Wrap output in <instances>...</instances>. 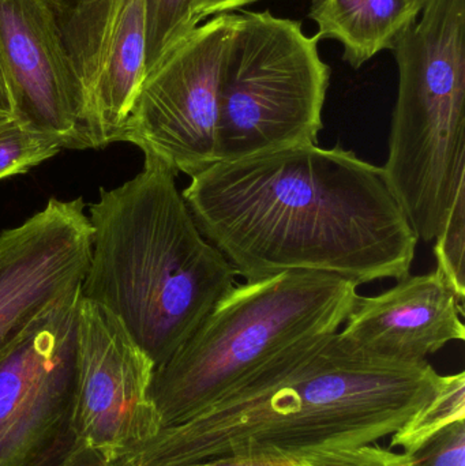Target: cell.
<instances>
[{
	"mask_svg": "<svg viewBox=\"0 0 465 466\" xmlns=\"http://www.w3.org/2000/svg\"><path fill=\"white\" fill-rule=\"evenodd\" d=\"M182 196L204 238L248 281L289 270L358 287L401 279L420 241L382 167L340 147L217 161Z\"/></svg>",
	"mask_w": 465,
	"mask_h": 466,
	"instance_id": "cell-1",
	"label": "cell"
},
{
	"mask_svg": "<svg viewBox=\"0 0 465 466\" xmlns=\"http://www.w3.org/2000/svg\"><path fill=\"white\" fill-rule=\"evenodd\" d=\"M429 361L381 358L341 334L298 342L194 418L109 466L302 464L395 434L444 383Z\"/></svg>",
	"mask_w": 465,
	"mask_h": 466,
	"instance_id": "cell-2",
	"label": "cell"
},
{
	"mask_svg": "<svg viewBox=\"0 0 465 466\" xmlns=\"http://www.w3.org/2000/svg\"><path fill=\"white\" fill-rule=\"evenodd\" d=\"M133 179L89 205L92 249L81 296L111 312L155 367L166 363L235 287V271L204 238L177 185L152 155Z\"/></svg>",
	"mask_w": 465,
	"mask_h": 466,
	"instance_id": "cell-3",
	"label": "cell"
},
{
	"mask_svg": "<svg viewBox=\"0 0 465 466\" xmlns=\"http://www.w3.org/2000/svg\"><path fill=\"white\" fill-rule=\"evenodd\" d=\"M358 285L289 270L232 288L185 344L156 367L150 399L163 427L198 415L298 342L346 323Z\"/></svg>",
	"mask_w": 465,
	"mask_h": 466,
	"instance_id": "cell-4",
	"label": "cell"
},
{
	"mask_svg": "<svg viewBox=\"0 0 465 466\" xmlns=\"http://www.w3.org/2000/svg\"><path fill=\"white\" fill-rule=\"evenodd\" d=\"M392 51L399 89L382 169L429 243L465 187V0H428Z\"/></svg>",
	"mask_w": 465,
	"mask_h": 466,
	"instance_id": "cell-5",
	"label": "cell"
},
{
	"mask_svg": "<svg viewBox=\"0 0 465 466\" xmlns=\"http://www.w3.org/2000/svg\"><path fill=\"white\" fill-rule=\"evenodd\" d=\"M319 40L269 11L235 14L221 63L216 163L318 145L330 81Z\"/></svg>",
	"mask_w": 465,
	"mask_h": 466,
	"instance_id": "cell-6",
	"label": "cell"
},
{
	"mask_svg": "<svg viewBox=\"0 0 465 466\" xmlns=\"http://www.w3.org/2000/svg\"><path fill=\"white\" fill-rule=\"evenodd\" d=\"M81 288L0 355V466H65L76 430Z\"/></svg>",
	"mask_w": 465,
	"mask_h": 466,
	"instance_id": "cell-7",
	"label": "cell"
},
{
	"mask_svg": "<svg viewBox=\"0 0 465 466\" xmlns=\"http://www.w3.org/2000/svg\"><path fill=\"white\" fill-rule=\"evenodd\" d=\"M235 14L198 25L145 76L117 142H130L177 174L216 163L218 85Z\"/></svg>",
	"mask_w": 465,
	"mask_h": 466,
	"instance_id": "cell-8",
	"label": "cell"
},
{
	"mask_svg": "<svg viewBox=\"0 0 465 466\" xmlns=\"http://www.w3.org/2000/svg\"><path fill=\"white\" fill-rule=\"evenodd\" d=\"M155 369L111 312L81 296L76 430L109 461L133 453L161 430L150 399Z\"/></svg>",
	"mask_w": 465,
	"mask_h": 466,
	"instance_id": "cell-9",
	"label": "cell"
},
{
	"mask_svg": "<svg viewBox=\"0 0 465 466\" xmlns=\"http://www.w3.org/2000/svg\"><path fill=\"white\" fill-rule=\"evenodd\" d=\"M0 56L14 117L30 130L87 149V96L46 0H0Z\"/></svg>",
	"mask_w": 465,
	"mask_h": 466,
	"instance_id": "cell-10",
	"label": "cell"
},
{
	"mask_svg": "<svg viewBox=\"0 0 465 466\" xmlns=\"http://www.w3.org/2000/svg\"><path fill=\"white\" fill-rule=\"evenodd\" d=\"M92 249L82 198L49 199L40 212L0 232V355L30 323L81 288Z\"/></svg>",
	"mask_w": 465,
	"mask_h": 466,
	"instance_id": "cell-11",
	"label": "cell"
},
{
	"mask_svg": "<svg viewBox=\"0 0 465 466\" xmlns=\"http://www.w3.org/2000/svg\"><path fill=\"white\" fill-rule=\"evenodd\" d=\"M464 301L437 273L407 276L376 296H358L341 331L363 350L407 363L428 361L464 341Z\"/></svg>",
	"mask_w": 465,
	"mask_h": 466,
	"instance_id": "cell-12",
	"label": "cell"
},
{
	"mask_svg": "<svg viewBox=\"0 0 465 466\" xmlns=\"http://www.w3.org/2000/svg\"><path fill=\"white\" fill-rule=\"evenodd\" d=\"M147 76V14L145 0H127L93 93L86 133L90 147L117 142Z\"/></svg>",
	"mask_w": 465,
	"mask_h": 466,
	"instance_id": "cell-13",
	"label": "cell"
},
{
	"mask_svg": "<svg viewBox=\"0 0 465 466\" xmlns=\"http://www.w3.org/2000/svg\"><path fill=\"white\" fill-rule=\"evenodd\" d=\"M428 0H314L308 16L319 38L344 48V60L358 70L377 54L395 48L418 21Z\"/></svg>",
	"mask_w": 465,
	"mask_h": 466,
	"instance_id": "cell-14",
	"label": "cell"
},
{
	"mask_svg": "<svg viewBox=\"0 0 465 466\" xmlns=\"http://www.w3.org/2000/svg\"><path fill=\"white\" fill-rule=\"evenodd\" d=\"M456 421H465V374L445 375L436 396L423 405L400 430L390 435V448L415 453L426 441Z\"/></svg>",
	"mask_w": 465,
	"mask_h": 466,
	"instance_id": "cell-15",
	"label": "cell"
},
{
	"mask_svg": "<svg viewBox=\"0 0 465 466\" xmlns=\"http://www.w3.org/2000/svg\"><path fill=\"white\" fill-rule=\"evenodd\" d=\"M145 14L147 74L199 24L193 15V0H145Z\"/></svg>",
	"mask_w": 465,
	"mask_h": 466,
	"instance_id": "cell-16",
	"label": "cell"
},
{
	"mask_svg": "<svg viewBox=\"0 0 465 466\" xmlns=\"http://www.w3.org/2000/svg\"><path fill=\"white\" fill-rule=\"evenodd\" d=\"M62 149L59 139L30 130L14 116H0V180L25 174Z\"/></svg>",
	"mask_w": 465,
	"mask_h": 466,
	"instance_id": "cell-17",
	"label": "cell"
},
{
	"mask_svg": "<svg viewBox=\"0 0 465 466\" xmlns=\"http://www.w3.org/2000/svg\"><path fill=\"white\" fill-rule=\"evenodd\" d=\"M434 241L437 273L465 301V187L459 191Z\"/></svg>",
	"mask_w": 465,
	"mask_h": 466,
	"instance_id": "cell-18",
	"label": "cell"
},
{
	"mask_svg": "<svg viewBox=\"0 0 465 466\" xmlns=\"http://www.w3.org/2000/svg\"><path fill=\"white\" fill-rule=\"evenodd\" d=\"M305 466H415L412 454L393 451L376 443L358 448L317 451L303 460Z\"/></svg>",
	"mask_w": 465,
	"mask_h": 466,
	"instance_id": "cell-19",
	"label": "cell"
},
{
	"mask_svg": "<svg viewBox=\"0 0 465 466\" xmlns=\"http://www.w3.org/2000/svg\"><path fill=\"white\" fill-rule=\"evenodd\" d=\"M415 466H465V421L437 432L412 453Z\"/></svg>",
	"mask_w": 465,
	"mask_h": 466,
	"instance_id": "cell-20",
	"label": "cell"
},
{
	"mask_svg": "<svg viewBox=\"0 0 465 466\" xmlns=\"http://www.w3.org/2000/svg\"><path fill=\"white\" fill-rule=\"evenodd\" d=\"M67 2L93 21L114 25L127 0H67Z\"/></svg>",
	"mask_w": 465,
	"mask_h": 466,
	"instance_id": "cell-21",
	"label": "cell"
},
{
	"mask_svg": "<svg viewBox=\"0 0 465 466\" xmlns=\"http://www.w3.org/2000/svg\"><path fill=\"white\" fill-rule=\"evenodd\" d=\"M256 2L258 0H193V15L199 24L207 16L239 10V8Z\"/></svg>",
	"mask_w": 465,
	"mask_h": 466,
	"instance_id": "cell-22",
	"label": "cell"
},
{
	"mask_svg": "<svg viewBox=\"0 0 465 466\" xmlns=\"http://www.w3.org/2000/svg\"><path fill=\"white\" fill-rule=\"evenodd\" d=\"M111 461L97 449L81 441L78 448L65 466H109Z\"/></svg>",
	"mask_w": 465,
	"mask_h": 466,
	"instance_id": "cell-23",
	"label": "cell"
},
{
	"mask_svg": "<svg viewBox=\"0 0 465 466\" xmlns=\"http://www.w3.org/2000/svg\"><path fill=\"white\" fill-rule=\"evenodd\" d=\"M13 114V98H11L7 76L3 67L2 56H0V116H14Z\"/></svg>",
	"mask_w": 465,
	"mask_h": 466,
	"instance_id": "cell-24",
	"label": "cell"
},
{
	"mask_svg": "<svg viewBox=\"0 0 465 466\" xmlns=\"http://www.w3.org/2000/svg\"><path fill=\"white\" fill-rule=\"evenodd\" d=\"M275 466H305L302 464H281V465H275Z\"/></svg>",
	"mask_w": 465,
	"mask_h": 466,
	"instance_id": "cell-25",
	"label": "cell"
}]
</instances>
